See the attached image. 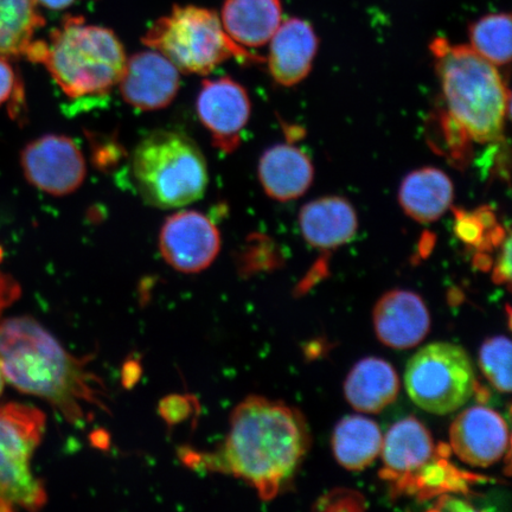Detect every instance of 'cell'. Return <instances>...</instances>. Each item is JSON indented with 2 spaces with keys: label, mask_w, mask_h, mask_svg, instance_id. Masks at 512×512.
I'll return each mask as SVG.
<instances>
[{
  "label": "cell",
  "mask_w": 512,
  "mask_h": 512,
  "mask_svg": "<svg viewBox=\"0 0 512 512\" xmlns=\"http://www.w3.org/2000/svg\"><path fill=\"white\" fill-rule=\"evenodd\" d=\"M229 432L215 452L183 453L192 469L226 473L270 501L302 464L311 444L303 415L283 402L249 396L230 415Z\"/></svg>",
  "instance_id": "6da1fadb"
},
{
  "label": "cell",
  "mask_w": 512,
  "mask_h": 512,
  "mask_svg": "<svg viewBox=\"0 0 512 512\" xmlns=\"http://www.w3.org/2000/svg\"><path fill=\"white\" fill-rule=\"evenodd\" d=\"M88 358L70 354L34 318L0 320V368L19 392L46 400L69 424L86 421V407L108 412L104 382Z\"/></svg>",
  "instance_id": "7a4b0ae2"
},
{
  "label": "cell",
  "mask_w": 512,
  "mask_h": 512,
  "mask_svg": "<svg viewBox=\"0 0 512 512\" xmlns=\"http://www.w3.org/2000/svg\"><path fill=\"white\" fill-rule=\"evenodd\" d=\"M25 57L42 63L72 99L110 93L118 85L127 61L124 46L112 30L74 16L64 19L48 42L34 41Z\"/></svg>",
  "instance_id": "3957f363"
},
{
  "label": "cell",
  "mask_w": 512,
  "mask_h": 512,
  "mask_svg": "<svg viewBox=\"0 0 512 512\" xmlns=\"http://www.w3.org/2000/svg\"><path fill=\"white\" fill-rule=\"evenodd\" d=\"M448 117L475 142L501 139L510 107V93L495 64L471 47L452 46L444 38L431 44Z\"/></svg>",
  "instance_id": "277c9868"
},
{
  "label": "cell",
  "mask_w": 512,
  "mask_h": 512,
  "mask_svg": "<svg viewBox=\"0 0 512 512\" xmlns=\"http://www.w3.org/2000/svg\"><path fill=\"white\" fill-rule=\"evenodd\" d=\"M132 175L140 197L158 209L189 206L206 194L208 165L187 134L153 131L140 140L132 156Z\"/></svg>",
  "instance_id": "5b68a950"
},
{
  "label": "cell",
  "mask_w": 512,
  "mask_h": 512,
  "mask_svg": "<svg viewBox=\"0 0 512 512\" xmlns=\"http://www.w3.org/2000/svg\"><path fill=\"white\" fill-rule=\"evenodd\" d=\"M142 41L187 74L208 75L230 59L262 61L227 35L215 11L201 6H175L152 24Z\"/></svg>",
  "instance_id": "8992f818"
},
{
  "label": "cell",
  "mask_w": 512,
  "mask_h": 512,
  "mask_svg": "<svg viewBox=\"0 0 512 512\" xmlns=\"http://www.w3.org/2000/svg\"><path fill=\"white\" fill-rule=\"evenodd\" d=\"M46 430V415L24 403L0 406V511L40 510L47 503L31 459Z\"/></svg>",
  "instance_id": "52a82bcc"
},
{
  "label": "cell",
  "mask_w": 512,
  "mask_h": 512,
  "mask_svg": "<svg viewBox=\"0 0 512 512\" xmlns=\"http://www.w3.org/2000/svg\"><path fill=\"white\" fill-rule=\"evenodd\" d=\"M471 357L452 343H432L408 361L405 386L409 398L424 411L446 415L458 411L477 390Z\"/></svg>",
  "instance_id": "ba28073f"
},
{
  "label": "cell",
  "mask_w": 512,
  "mask_h": 512,
  "mask_svg": "<svg viewBox=\"0 0 512 512\" xmlns=\"http://www.w3.org/2000/svg\"><path fill=\"white\" fill-rule=\"evenodd\" d=\"M21 166L31 185L59 197L79 190L87 175L80 147L62 134H46L32 140L21 153Z\"/></svg>",
  "instance_id": "9c48e42d"
},
{
  "label": "cell",
  "mask_w": 512,
  "mask_h": 512,
  "mask_svg": "<svg viewBox=\"0 0 512 512\" xmlns=\"http://www.w3.org/2000/svg\"><path fill=\"white\" fill-rule=\"evenodd\" d=\"M220 249V230L200 211H178L168 217L160 229V254L166 264L178 272L195 274L207 270Z\"/></svg>",
  "instance_id": "30bf717a"
},
{
  "label": "cell",
  "mask_w": 512,
  "mask_h": 512,
  "mask_svg": "<svg viewBox=\"0 0 512 512\" xmlns=\"http://www.w3.org/2000/svg\"><path fill=\"white\" fill-rule=\"evenodd\" d=\"M196 111L217 150L228 155L238 149L252 112L251 99L239 82L228 76L203 81Z\"/></svg>",
  "instance_id": "8fae6325"
},
{
  "label": "cell",
  "mask_w": 512,
  "mask_h": 512,
  "mask_svg": "<svg viewBox=\"0 0 512 512\" xmlns=\"http://www.w3.org/2000/svg\"><path fill=\"white\" fill-rule=\"evenodd\" d=\"M118 85L126 104L140 111H157L175 100L181 78L159 51H140L127 59Z\"/></svg>",
  "instance_id": "7c38bea8"
},
{
  "label": "cell",
  "mask_w": 512,
  "mask_h": 512,
  "mask_svg": "<svg viewBox=\"0 0 512 512\" xmlns=\"http://www.w3.org/2000/svg\"><path fill=\"white\" fill-rule=\"evenodd\" d=\"M450 440L463 463L489 467L498 463L508 450V425L494 409L471 407L452 422Z\"/></svg>",
  "instance_id": "4fadbf2b"
},
{
  "label": "cell",
  "mask_w": 512,
  "mask_h": 512,
  "mask_svg": "<svg viewBox=\"0 0 512 512\" xmlns=\"http://www.w3.org/2000/svg\"><path fill=\"white\" fill-rule=\"evenodd\" d=\"M374 326L377 337L387 347L411 349L430 332L431 316L419 294L394 290L376 304Z\"/></svg>",
  "instance_id": "5bb4252c"
},
{
  "label": "cell",
  "mask_w": 512,
  "mask_h": 512,
  "mask_svg": "<svg viewBox=\"0 0 512 512\" xmlns=\"http://www.w3.org/2000/svg\"><path fill=\"white\" fill-rule=\"evenodd\" d=\"M318 37L309 22L291 18L281 23L270 41L268 69L280 86L291 87L310 74L318 51Z\"/></svg>",
  "instance_id": "9a60e30c"
},
{
  "label": "cell",
  "mask_w": 512,
  "mask_h": 512,
  "mask_svg": "<svg viewBox=\"0 0 512 512\" xmlns=\"http://www.w3.org/2000/svg\"><path fill=\"white\" fill-rule=\"evenodd\" d=\"M258 174L268 196L290 202L310 189L315 170L305 152L290 144H279L261 156Z\"/></svg>",
  "instance_id": "2e32d148"
},
{
  "label": "cell",
  "mask_w": 512,
  "mask_h": 512,
  "mask_svg": "<svg viewBox=\"0 0 512 512\" xmlns=\"http://www.w3.org/2000/svg\"><path fill=\"white\" fill-rule=\"evenodd\" d=\"M299 226L311 246L332 249L354 238L358 220L349 201L331 196L307 203L300 211Z\"/></svg>",
  "instance_id": "e0dca14e"
},
{
  "label": "cell",
  "mask_w": 512,
  "mask_h": 512,
  "mask_svg": "<svg viewBox=\"0 0 512 512\" xmlns=\"http://www.w3.org/2000/svg\"><path fill=\"white\" fill-rule=\"evenodd\" d=\"M283 19L280 0H226L222 6L224 31L242 48L270 43Z\"/></svg>",
  "instance_id": "ac0fdd59"
},
{
  "label": "cell",
  "mask_w": 512,
  "mask_h": 512,
  "mask_svg": "<svg viewBox=\"0 0 512 512\" xmlns=\"http://www.w3.org/2000/svg\"><path fill=\"white\" fill-rule=\"evenodd\" d=\"M400 392V380L392 364L369 357L358 362L344 384L345 398L362 413H380Z\"/></svg>",
  "instance_id": "d6986e66"
},
{
  "label": "cell",
  "mask_w": 512,
  "mask_h": 512,
  "mask_svg": "<svg viewBox=\"0 0 512 512\" xmlns=\"http://www.w3.org/2000/svg\"><path fill=\"white\" fill-rule=\"evenodd\" d=\"M454 197L451 178L437 168H422L403 179L399 190L400 206L420 223L438 221L450 209Z\"/></svg>",
  "instance_id": "ffe728a7"
},
{
  "label": "cell",
  "mask_w": 512,
  "mask_h": 512,
  "mask_svg": "<svg viewBox=\"0 0 512 512\" xmlns=\"http://www.w3.org/2000/svg\"><path fill=\"white\" fill-rule=\"evenodd\" d=\"M381 453L389 473L408 475L431 462L433 438L426 426L411 416L390 428L383 438Z\"/></svg>",
  "instance_id": "44dd1931"
},
{
  "label": "cell",
  "mask_w": 512,
  "mask_h": 512,
  "mask_svg": "<svg viewBox=\"0 0 512 512\" xmlns=\"http://www.w3.org/2000/svg\"><path fill=\"white\" fill-rule=\"evenodd\" d=\"M382 433L373 420L360 415L338 422L332 435V450L345 469L362 471L375 462L382 448Z\"/></svg>",
  "instance_id": "7402d4cb"
},
{
  "label": "cell",
  "mask_w": 512,
  "mask_h": 512,
  "mask_svg": "<svg viewBox=\"0 0 512 512\" xmlns=\"http://www.w3.org/2000/svg\"><path fill=\"white\" fill-rule=\"evenodd\" d=\"M43 25L35 0H0V56H27Z\"/></svg>",
  "instance_id": "603a6c76"
},
{
  "label": "cell",
  "mask_w": 512,
  "mask_h": 512,
  "mask_svg": "<svg viewBox=\"0 0 512 512\" xmlns=\"http://www.w3.org/2000/svg\"><path fill=\"white\" fill-rule=\"evenodd\" d=\"M471 48L495 66H505L511 60V16L486 15L471 24Z\"/></svg>",
  "instance_id": "cb8c5ba5"
},
{
  "label": "cell",
  "mask_w": 512,
  "mask_h": 512,
  "mask_svg": "<svg viewBox=\"0 0 512 512\" xmlns=\"http://www.w3.org/2000/svg\"><path fill=\"white\" fill-rule=\"evenodd\" d=\"M456 216V234L467 245L483 247L497 245L504 240V232L498 226L494 210L483 207L472 213L464 210H454Z\"/></svg>",
  "instance_id": "d4e9b609"
},
{
  "label": "cell",
  "mask_w": 512,
  "mask_h": 512,
  "mask_svg": "<svg viewBox=\"0 0 512 512\" xmlns=\"http://www.w3.org/2000/svg\"><path fill=\"white\" fill-rule=\"evenodd\" d=\"M479 366L499 392L511 390V342L504 336L488 339L480 348Z\"/></svg>",
  "instance_id": "484cf974"
},
{
  "label": "cell",
  "mask_w": 512,
  "mask_h": 512,
  "mask_svg": "<svg viewBox=\"0 0 512 512\" xmlns=\"http://www.w3.org/2000/svg\"><path fill=\"white\" fill-rule=\"evenodd\" d=\"M23 95V87L19 83L14 67L9 59L0 56V106L10 104L12 101V110L15 99L22 101Z\"/></svg>",
  "instance_id": "4316f807"
},
{
  "label": "cell",
  "mask_w": 512,
  "mask_h": 512,
  "mask_svg": "<svg viewBox=\"0 0 512 512\" xmlns=\"http://www.w3.org/2000/svg\"><path fill=\"white\" fill-rule=\"evenodd\" d=\"M511 277V241L510 235L505 236L502 241V252L499 254L497 266L495 268V280L497 283L501 281H510Z\"/></svg>",
  "instance_id": "83f0119b"
},
{
  "label": "cell",
  "mask_w": 512,
  "mask_h": 512,
  "mask_svg": "<svg viewBox=\"0 0 512 512\" xmlns=\"http://www.w3.org/2000/svg\"><path fill=\"white\" fill-rule=\"evenodd\" d=\"M19 294H21V287L16 281L10 275L0 273V312L15 302Z\"/></svg>",
  "instance_id": "f1b7e54d"
},
{
  "label": "cell",
  "mask_w": 512,
  "mask_h": 512,
  "mask_svg": "<svg viewBox=\"0 0 512 512\" xmlns=\"http://www.w3.org/2000/svg\"><path fill=\"white\" fill-rule=\"evenodd\" d=\"M35 2L41 4L44 8L57 11L69 8L75 0H35Z\"/></svg>",
  "instance_id": "f546056e"
},
{
  "label": "cell",
  "mask_w": 512,
  "mask_h": 512,
  "mask_svg": "<svg viewBox=\"0 0 512 512\" xmlns=\"http://www.w3.org/2000/svg\"><path fill=\"white\" fill-rule=\"evenodd\" d=\"M4 386H5V379H4L2 368H0V395L3 394Z\"/></svg>",
  "instance_id": "4dcf8cb0"
}]
</instances>
